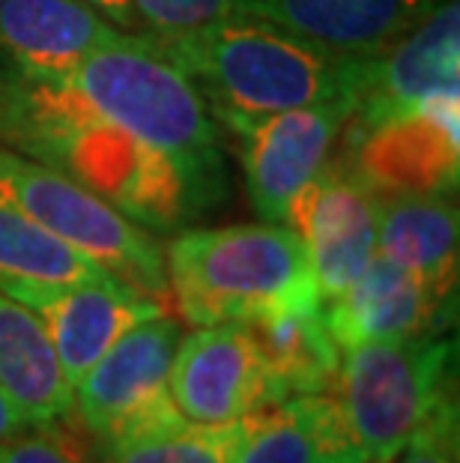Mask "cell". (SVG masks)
Returning <instances> with one entry per match:
<instances>
[{
    "mask_svg": "<svg viewBox=\"0 0 460 463\" xmlns=\"http://www.w3.org/2000/svg\"><path fill=\"white\" fill-rule=\"evenodd\" d=\"M0 144L61 167L150 233H174L203 210L168 156L93 117L63 87L0 69Z\"/></svg>",
    "mask_w": 460,
    "mask_h": 463,
    "instance_id": "cell-1",
    "label": "cell"
},
{
    "mask_svg": "<svg viewBox=\"0 0 460 463\" xmlns=\"http://www.w3.org/2000/svg\"><path fill=\"white\" fill-rule=\"evenodd\" d=\"M52 84L63 87L93 117L168 156L203 213L228 198L219 120L150 33L117 31Z\"/></svg>",
    "mask_w": 460,
    "mask_h": 463,
    "instance_id": "cell-2",
    "label": "cell"
},
{
    "mask_svg": "<svg viewBox=\"0 0 460 463\" xmlns=\"http://www.w3.org/2000/svg\"><path fill=\"white\" fill-rule=\"evenodd\" d=\"M153 39L228 129L293 108L347 99L353 57L323 52L263 18L233 13L194 31Z\"/></svg>",
    "mask_w": 460,
    "mask_h": 463,
    "instance_id": "cell-3",
    "label": "cell"
},
{
    "mask_svg": "<svg viewBox=\"0 0 460 463\" xmlns=\"http://www.w3.org/2000/svg\"><path fill=\"white\" fill-rule=\"evenodd\" d=\"M168 288L194 326L242 323L323 305L305 242L290 224L180 231L164 251Z\"/></svg>",
    "mask_w": 460,
    "mask_h": 463,
    "instance_id": "cell-4",
    "label": "cell"
},
{
    "mask_svg": "<svg viewBox=\"0 0 460 463\" xmlns=\"http://www.w3.org/2000/svg\"><path fill=\"white\" fill-rule=\"evenodd\" d=\"M455 341L416 335L341 350L332 395L368 463H391L452 389Z\"/></svg>",
    "mask_w": 460,
    "mask_h": 463,
    "instance_id": "cell-5",
    "label": "cell"
},
{
    "mask_svg": "<svg viewBox=\"0 0 460 463\" xmlns=\"http://www.w3.org/2000/svg\"><path fill=\"white\" fill-rule=\"evenodd\" d=\"M0 203L70 242L129 288L162 299L164 254L150 231L129 222L61 167L0 144Z\"/></svg>",
    "mask_w": 460,
    "mask_h": 463,
    "instance_id": "cell-6",
    "label": "cell"
},
{
    "mask_svg": "<svg viewBox=\"0 0 460 463\" xmlns=\"http://www.w3.org/2000/svg\"><path fill=\"white\" fill-rule=\"evenodd\" d=\"M180 338V323L155 314L120 335L75 383V410L96 439L114 442L183 416L168 392Z\"/></svg>",
    "mask_w": 460,
    "mask_h": 463,
    "instance_id": "cell-7",
    "label": "cell"
},
{
    "mask_svg": "<svg viewBox=\"0 0 460 463\" xmlns=\"http://www.w3.org/2000/svg\"><path fill=\"white\" fill-rule=\"evenodd\" d=\"M457 102V93H437L374 129L341 132L338 162L371 194H455Z\"/></svg>",
    "mask_w": 460,
    "mask_h": 463,
    "instance_id": "cell-8",
    "label": "cell"
},
{
    "mask_svg": "<svg viewBox=\"0 0 460 463\" xmlns=\"http://www.w3.org/2000/svg\"><path fill=\"white\" fill-rule=\"evenodd\" d=\"M460 84V4L443 0L418 27L374 57H353L350 117L341 132H365Z\"/></svg>",
    "mask_w": 460,
    "mask_h": 463,
    "instance_id": "cell-9",
    "label": "cell"
},
{
    "mask_svg": "<svg viewBox=\"0 0 460 463\" xmlns=\"http://www.w3.org/2000/svg\"><path fill=\"white\" fill-rule=\"evenodd\" d=\"M168 392L183 416L201 425L246 419L290 398L242 323L198 326V332L180 338Z\"/></svg>",
    "mask_w": 460,
    "mask_h": 463,
    "instance_id": "cell-10",
    "label": "cell"
},
{
    "mask_svg": "<svg viewBox=\"0 0 460 463\" xmlns=\"http://www.w3.org/2000/svg\"><path fill=\"white\" fill-rule=\"evenodd\" d=\"M350 117L347 99H332L230 126L239 141L246 192L260 222L287 224L296 194L329 162Z\"/></svg>",
    "mask_w": 460,
    "mask_h": 463,
    "instance_id": "cell-11",
    "label": "cell"
},
{
    "mask_svg": "<svg viewBox=\"0 0 460 463\" xmlns=\"http://www.w3.org/2000/svg\"><path fill=\"white\" fill-rule=\"evenodd\" d=\"M0 290L27 305L42 320L54 356L72 389L120 335L155 314H164L162 299L146 297L117 279L72 284H4Z\"/></svg>",
    "mask_w": 460,
    "mask_h": 463,
    "instance_id": "cell-12",
    "label": "cell"
},
{
    "mask_svg": "<svg viewBox=\"0 0 460 463\" xmlns=\"http://www.w3.org/2000/svg\"><path fill=\"white\" fill-rule=\"evenodd\" d=\"M287 224L305 242L323 302L341 297L377 254V201L338 159L296 194Z\"/></svg>",
    "mask_w": 460,
    "mask_h": 463,
    "instance_id": "cell-13",
    "label": "cell"
},
{
    "mask_svg": "<svg viewBox=\"0 0 460 463\" xmlns=\"http://www.w3.org/2000/svg\"><path fill=\"white\" fill-rule=\"evenodd\" d=\"M452 311L455 297H439L418 275L380 251L341 297L323 302V320L341 350L368 341L439 335Z\"/></svg>",
    "mask_w": 460,
    "mask_h": 463,
    "instance_id": "cell-14",
    "label": "cell"
},
{
    "mask_svg": "<svg viewBox=\"0 0 460 463\" xmlns=\"http://www.w3.org/2000/svg\"><path fill=\"white\" fill-rule=\"evenodd\" d=\"M443 0H237L233 13L284 27L338 57H374L404 39Z\"/></svg>",
    "mask_w": 460,
    "mask_h": 463,
    "instance_id": "cell-15",
    "label": "cell"
},
{
    "mask_svg": "<svg viewBox=\"0 0 460 463\" xmlns=\"http://www.w3.org/2000/svg\"><path fill=\"white\" fill-rule=\"evenodd\" d=\"M117 31L87 0H0V54L27 78L61 81Z\"/></svg>",
    "mask_w": 460,
    "mask_h": 463,
    "instance_id": "cell-16",
    "label": "cell"
},
{
    "mask_svg": "<svg viewBox=\"0 0 460 463\" xmlns=\"http://www.w3.org/2000/svg\"><path fill=\"white\" fill-rule=\"evenodd\" d=\"M237 463H368L332 392L290 395L246 416Z\"/></svg>",
    "mask_w": 460,
    "mask_h": 463,
    "instance_id": "cell-17",
    "label": "cell"
},
{
    "mask_svg": "<svg viewBox=\"0 0 460 463\" xmlns=\"http://www.w3.org/2000/svg\"><path fill=\"white\" fill-rule=\"evenodd\" d=\"M377 251L439 297L457 288V206L452 194H374Z\"/></svg>",
    "mask_w": 460,
    "mask_h": 463,
    "instance_id": "cell-18",
    "label": "cell"
},
{
    "mask_svg": "<svg viewBox=\"0 0 460 463\" xmlns=\"http://www.w3.org/2000/svg\"><path fill=\"white\" fill-rule=\"evenodd\" d=\"M0 389L27 425L61 421L75 410L42 320L6 290H0Z\"/></svg>",
    "mask_w": 460,
    "mask_h": 463,
    "instance_id": "cell-19",
    "label": "cell"
},
{
    "mask_svg": "<svg viewBox=\"0 0 460 463\" xmlns=\"http://www.w3.org/2000/svg\"><path fill=\"white\" fill-rule=\"evenodd\" d=\"M249 332L287 395H320L335 389L341 347L323 320V305L269 314L249 323Z\"/></svg>",
    "mask_w": 460,
    "mask_h": 463,
    "instance_id": "cell-20",
    "label": "cell"
},
{
    "mask_svg": "<svg viewBox=\"0 0 460 463\" xmlns=\"http://www.w3.org/2000/svg\"><path fill=\"white\" fill-rule=\"evenodd\" d=\"M114 279L99 263L0 203V288L4 284H72ZM120 281V279H117Z\"/></svg>",
    "mask_w": 460,
    "mask_h": 463,
    "instance_id": "cell-21",
    "label": "cell"
},
{
    "mask_svg": "<svg viewBox=\"0 0 460 463\" xmlns=\"http://www.w3.org/2000/svg\"><path fill=\"white\" fill-rule=\"evenodd\" d=\"M246 419L201 425L177 416L132 437L99 442V463H237Z\"/></svg>",
    "mask_w": 460,
    "mask_h": 463,
    "instance_id": "cell-22",
    "label": "cell"
},
{
    "mask_svg": "<svg viewBox=\"0 0 460 463\" xmlns=\"http://www.w3.org/2000/svg\"><path fill=\"white\" fill-rule=\"evenodd\" d=\"M141 33L177 36L224 15H233L237 0H129Z\"/></svg>",
    "mask_w": 460,
    "mask_h": 463,
    "instance_id": "cell-23",
    "label": "cell"
},
{
    "mask_svg": "<svg viewBox=\"0 0 460 463\" xmlns=\"http://www.w3.org/2000/svg\"><path fill=\"white\" fill-rule=\"evenodd\" d=\"M457 442V401L448 395L437 403L391 463H460Z\"/></svg>",
    "mask_w": 460,
    "mask_h": 463,
    "instance_id": "cell-24",
    "label": "cell"
},
{
    "mask_svg": "<svg viewBox=\"0 0 460 463\" xmlns=\"http://www.w3.org/2000/svg\"><path fill=\"white\" fill-rule=\"evenodd\" d=\"M33 428L36 430L31 433L24 428L0 442V463H81V458L54 430V421Z\"/></svg>",
    "mask_w": 460,
    "mask_h": 463,
    "instance_id": "cell-25",
    "label": "cell"
},
{
    "mask_svg": "<svg viewBox=\"0 0 460 463\" xmlns=\"http://www.w3.org/2000/svg\"><path fill=\"white\" fill-rule=\"evenodd\" d=\"M87 4H90L108 24L120 27V31H129V33H141L138 18H135L129 0H87Z\"/></svg>",
    "mask_w": 460,
    "mask_h": 463,
    "instance_id": "cell-26",
    "label": "cell"
},
{
    "mask_svg": "<svg viewBox=\"0 0 460 463\" xmlns=\"http://www.w3.org/2000/svg\"><path fill=\"white\" fill-rule=\"evenodd\" d=\"M24 428H31V425H27L22 412L15 410V403L6 398V392L0 389V442L15 437V433L24 430Z\"/></svg>",
    "mask_w": 460,
    "mask_h": 463,
    "instance_id": "cell-27",
    "label": "cell"
}]
</instances>
